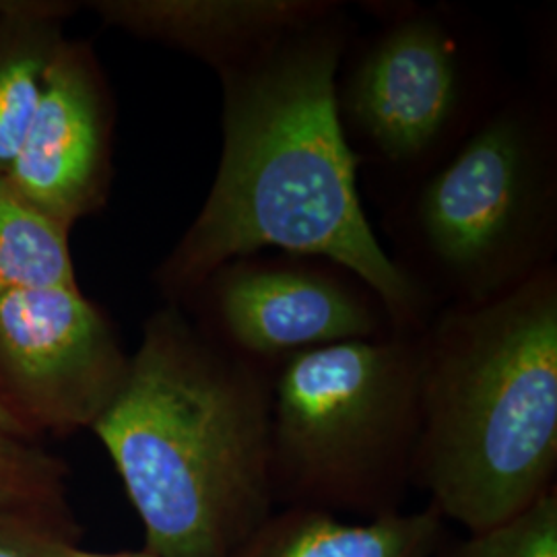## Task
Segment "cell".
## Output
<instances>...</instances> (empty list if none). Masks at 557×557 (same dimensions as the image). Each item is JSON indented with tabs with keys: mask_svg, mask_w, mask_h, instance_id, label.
I'll use <instances>...</instances> for the list:
<instances>
[{
	"mask_svg": "<svg viewBox=\"0 0 557 557\" xmlns=\"http://www.w3.org/2000/svg\"><path fill=\"white\" fill-rule=\"evenodd\" d=\"M444 557H557V490L515 517L469 533Z\"/></svg>",
	"mask_w": 557,
	"mask_h": 557,
	"instance_id": "cell-15",
	"label": "cell"
},
{
	"mask_svg": "<svg viewBox=\"0 0 557 557\" xmlns=\"http://www.w3.org/2000/svg\"><path fill=\"white\" fill-rule=\"evenodd\" d=\"M391 259L436 310L504 298L556 264L557 110L512 85L457 149L382 209Z\"/></svg>",
	"mask_w": 557,
	"mask_h": 557,
	"instance_id": "cell-4",
	"label": "cell"
},
{
	"mask_svg": "<svg viewBox=\"0 0 557 557\" xmlns=\"http://www.w3.org/2000/svg\"><path fill=\"white\" fill-rule=\"evenodd\" d=\"M442 520L432 506L372 520L287 506L232 557H436Z\"/></svg>",
	"mask_w": 557,
	"mask_h": 557,
	"instance_id": "cell-11",
	"label": "cell"
},
{
	"mask_svg": "<svg viewBox=\"0 0 557 557\" xmlns=\"http://www.w3.org/2000/svg\"><path fill=\"white\" fill-rule=\"evenodd\" d=\"M69 467L36 440L0 425V510L77 529L69 504Z\"/></svg>",
	"mask_w": 557,
	"mask_h": 557,
	"instance_id": "cell-14",
	"label": "cell"
},
{
	"mask_svg": "<svg viewBox=\"0 0 557 557\" xmlns=\"http://www.w3.org/2000/svg\"><path fill=\"white\" fill-rule=\"evenodd\" d=\"M356 34L347 2H338L220 75L218 174L156 271L170 304H184L221 264L275 250L351 271L379 294L398 331L421 333L438 312L384 250L363 209L358 160L335 101L338 66Z\"/></svg>",
	"mask_w": 557,
	"mask_h": 557,
	"instance_id": "cell-1",
	"label": "cell"
},
{
	"mask_svg": "<svg viewBox=\"0 0 557 557\" xmlns=\"http://www.w3.org/2000/svg\"><path fill=\"white\" fill-rule=\"evenodd\" d=\"M421 425V333L281 361L271 393L275 498L354 520L403 512Z\"/></svg>",
	"mask_w": 557,
	"mask_h": 557,
	"instance_id": "cell-5",
	"label": "cell"
},
{
	"mask_svg": "<svg viewBox=\"0 0 557 557\" xmlns=\"http://www.w3.org/2000/svg\"><path fill=\"white\" fill-rule=\"evenodd\" d=\"M180 308L190 310L205 337L271 370L296 354L398 331L358 275L331 260L285 252L221 264Z\"/></svg>",
	"mask_w": 557,
	"mask_h": 557,
	"instance_id": "cell-7",
	"label": "cell"
},
{
	"mask_svg": "<svg viewBox=\"0 0 557 557\" xmlns=\"http://www.w3.org/2000/svg\"><path fill=\"white\" fill-rule=\"evenodd\" d=\"M66 557H161L158 554H151L147 549H140V552H114V554H101V552H87V549H81L79 543L73 545Z\"/></svg>",
	"mask_w": 557,
	"mask_h": 557,
	"instance_id": "cell-17",
	"label": "cell"
},
{
	"mask_svg": "<svg viewBox=\"0 0 557 557\" xmlns=\"http://www.w3.org/2000/svg\"><path fill=\"white\" fill-rule=\"evenodd\" d=\"M77 537L79 529L0 510V557H66Z\"/></svg>",
	"mask_w": 557,
	"mask_h": 557,
	"instance_id": "cell-16",
	"label": "cell"
},
{
	"mask_svg": "<svg viewBox=\"0 0 557 557\" xmlns=\"http://www.w3.org/2000/svg\"><path fill=\"white\" fill-rule=\"evenodd\" d=\"M27 0H0V17L20 11L21 7H25Z\"/></svg>",
	"mask_w": 557,
	"mask_h": 557,
	"instance_id": "cell-19",
	"label": "cell"
},
{
	"mask_svg": "<svg viewBox=\"0 0 557 557\" xmlns=\"http://www.w3.org/2000/svg\"><path fill=\"white\" fill-rule=\"evenodd\" d=\"M0 425H2V428H7V430H11V432H17L21 436H25V434L21 432L20 425L15 423V419L11 418V416H9V411L2 407V403H0ZM27 438H29V436H27Z\"/></svg>",
	"mask_w": 557,
	"mask_h": 557,
	"instance_id": "cell-18",
	"label": "cell"
},
{
	"mask_svg": "<svg viewBox=\"0 0 557 557\" xmlns=\"http://www.w3.org/2000/svg\"><path fill=\"white\" fill-rule=\"evenodd\" d=\"M69 234L0 176V298L23 289L75 285Z\"/></svg>",
	"mask_w": 557,
	"mask_h": 557,
	"instance_id": "cell-13",
	"label": "cell"
},
{
	"mask_svg": "<svg viewBox=\"0 0 557 557\" xmlns=\"http://www.w3.org/2000/svg\"><path fill=\"white\" fill-rule=\"evenodd\" d=\"M114 101L87 41L62 38L4 180L29 207L71 227L108 202Z\"/></svg>",
	"mask_w": 557,
	"mask_h": 557,
	"instance_id": "cell-9",
	"label": "cell"
},
{
	"mask_svg": "<svg viewBox=\"0 0 557 557\" xmlns=\"http://www.w3.org/2000/svg\"><path fill=\"white\" fill-rule=\"evenodd\" d=\"M273 370L205 337L174 304L143 326L91 425L161 557H232L275 512Z\"/></svg>",
	"mask_w": 557,
	"mask_h": 557,
	"instance_id": "cell-2",
	"label": "cell"
},
{
	"mask_svg": "<svg viewBox=\"0 0 557 557\" xmlns=\"http://www.w3.org/2000/svg\"><path fill=\"white\" fill-rule=\"evenodd\" d=\"M557 264L504 298L440 308L421 331L413 485L467 533L556 487Z\"/></svg>",
	"mask_w": 557,
	"mask_h": 557,
	"instance_id": "cell-3",
	"label": "cell"
},
{
	"mask_svg": "<svg viewBox=\"0 0 557 557\" xmlns=\"http://www.w3.org/2000/svg\"><path fill=\"white\" fill-rule=\"evenodd\" d=\"M79 2L27 0L0 17V176L20 151L40 100L44 77L62 36V21Z\"/></svg>",
	"mask_w": 557,
	"mask_h": 557,
	"instance_id": "cell-12",
	"label": "cell"
},
{
	"mask_svg": "<svg viewBox=\"0 0 557 557\" xmlns=\"http://www.w3.org/2000/svg\"><path fill=\"white\" fill-rule=\"evenodd\" d=\"M338 0H94L108 27L209 64L218 77L320 20Z\"/></svg>",
	"mask_w": 557,
	"mask_h": 557,
	"instance_id": "cell-10",
	"label": "cell"
},
{
	"mask_svg": "<svg viewBox=\"0 0 557 557\" xmlns=\"http://www.w3.org/2000/svg\"><path fill=\"white\" fill-rule=\"evenodd\" d=\"M335 83L343 137L380 209L434 172L508 96L498 44L467 9L363 2Z\"/></svg>",
	"mask_w": 557,
	"mask_h": 557,
	"instance_id": "cell-6",
	"label": "cell"
},
{
	"mask_svg": "<svg viewBox=\"0 0 557 557\" xmlns=\"http://www.w3.org/2000/svg\"><path fill=\"white\" fill-rule=\"evenodd\" d=\"M128 359L79 283L0 298V403L32 440L91 430L116 397Z\"/></svg>",
	"mask_w": 557,
	"mask_h": 557,
	"instance_id": "cell-8",
	"label": "cell"
}]
</instances>
